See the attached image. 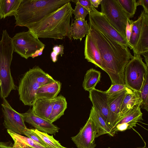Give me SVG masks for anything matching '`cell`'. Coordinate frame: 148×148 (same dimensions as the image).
I'll list each match as a JSON object with an SVG mask.
<instances>
[{
	"instance_id": "cell-5",
	"label": "cell",
	"mask_w": 148,
	"mask_h": 148,
	"mask_svg": "<svg viewBox=\"0 0 148 148\" xmlns=\"http://www.w3.org/2000/svg\"><path fill=\"white\" fill-rule=\"evenodd\" d=\"M14 51L12 38L3 30L0 40V96L2 99L16 89L10 71Z\"/></svg>"
},
{
	"instance_id": "cell-4",
	"label": "cell",
	"mask_w": 148,
	"mask_h": 148,
	"mask_svg": "<svg viewBox=\"0 0 148 148\" xmlns=\"http://www.w3.org/2000/svg\"><path fill=\"white\" fill-rule=\"evenodd\" d=\"M55 80L39 66L30 69L23 75L19 84L18 91L20 100L25 105L32 106L39 87Z\"/></svg>"
},
{
	"instance_id": "cell-43",
	"label": "cell",
	"mask_w": 148,
	"mask_h": 148,
	"mask_svg": "<svg viewBox=\"0 0 148 148\" xmlns=\"http://www.w3.org/2000/svg\"><path fill=\"white\" fill-rule=\"evenodd\" d=\"M107 148H111L110 147H108ZM134 148H148L147 147H146L145 146H141V147H136Z\"/></svg>"
},
{
	"instance_id": "cell-11",
	"label": "cell",
	"mask_w": 148,
	"mask_h": 148,
	"mask_svg": "<svg viewBox=\"0 0 148 148\" xmlns=\"http://www.w3.org/2000/svg\"><path fill=\"white\" fill-rule=\"evenodd\" d=\"M97 129L91 116L75 136L71 139L77 148H95Z\"/></svg>"
},
{
	"instance_id": "cell-35",
	"label": "cell",
	"mask_w": 148,
	"mask_h": 148,
	"mask_svg": "<svg viewBox=\"0 0 148 148\" xmlns=\"http://www.w3.org/2000/svg\"><path fill=\"white\" fill-rule=\"evenodd\" d=\"M133 21L130 19H128L127 21L125 29V37L129 43L132 33Z\"/></svg>"
},
{
	"instance_id": "cell-9",
	"label": "cell",
	"mask_w": 148,
	"mask_h": 148,
	"mask_svg": "<svg viewBox=\"0 0 148 148\" xmlns=\"http://www.w3.org/2000/svg\"><path fill=\"white\" fill-rule=\"evenodd\" d=\"M89 23L110 38L132 49L125 37L116 30L109 23L105 15L93 6L89 13Z\"/></svg>"
},
{
	"instance_id": "cell-37",
	"label": "cell",
	"mask_w": 148,
	"mask_h": 148,
	"mask_svg": "<svg viewBox=\"0 0 148 148\" xmlns=\"http://www.w3.org/2000/svg\"><path fill=\"white\" fill-rule=\"evenodd\" d=\"M137 6H142L145 12L148 14V0H138L136 1Z\"/></svg>"
},
{
	"instance_id": "cell-27",
	"label": "cell",
	"mask_w": 148,
	"mask_h": 148,
	"mask_svg": "<svg viewBox=\"0 0 148 148\" xmlns=\"http://www.w3.org/2000/svg\"><path fill=\"white\" fill-rule=\"evenodd\" d=\"M144 11L141 13L138 19L132 22V27L129 44L132 49L135 47L140 33L143 16Z\"/></svg>"
},
{
	"instance_id": "cell-14",
	"label": "cell",
	"mask_w": 148,
	"mask_h": 148,
	"mask_svg": "<svg viewBox=\"0 0 148 148\" xmlns=\"http://www.w3.org/2000/svg\"><path fill=\"white\" fill-rule=\"evenodd\" d=\"M142 103L139 92L127 87L120 106L118 119L133 110L140 107Z\"/></svg>"
},
{
	"instance_id": "cell-42",
	"label": "cell",
	"mask_w": 148,
	"mask_h": 148,
	"mask_svg": "<svg viewBox=\"0 0 148 148\" xmlns=\"http://www.w3.org/2000/svg\"><path fill=\"white\" fill-rule=\"evenodd\" d=\"M12 148H31L28 146H20L14 145Z\"/></svg>"
},
{
	"instance_id": "cell-24",
	"label": "cell",
	"mask_w": 148,
	"mask_h": 148,
	"mask_svg": "<svg viewBox=\"0 0 148 148\" xmlns=\"http://www.w3.org/2000/svg\"><path fill=\"white\" fill-rule=\"evenodd\" d=\"M22 0H0V19L14 16Z\"/></svg>"
},
{
	"instance_id": "cell-19",
	"label": "cell",
	"mask_w": 148,
	"mask_h": 148,
	"mask_svg": "<svg viewBox=\"0 0 148 148\" xmlns=\"http://www.w3.org/2000/svg\"><path fill=\"white\" fill-rule=\"evenodd\" d=\"M55 99L36 98L32 106V109L33 112L36 115L48 120L51 114Z\"/></svg>"
},
{
	"instance_id": "cell-2",
	"label": "cell",
	"mask_w": 148,
	"mask_h": 148,
	"mask_svg": "<svg viewBox=\"0 0 148 148\" xmlns=\"http://www.w3.org/2000/svg\"><path fill=\"white\" fill-rule=\"evenodd\" d=\"M73 9L68 3L27 28L38 38L71 40V22Z\"/></svg>"
},
{
	"instance_id": "cell-33",
	"label": "cell",
	"mask_w": 148,
	"mask_h": 148,
	"mask_svg": "<svg viewBox=\"0 0 148 148\" xmlns=\"http://www.w3.org/2000/svg\"><path fill=\"white\" fill-rule=\"evenodd\" d=\"M53 51L51 54V57L52 61L55 62L57 60V56L60 55L62 56L64 54V46L63 44L56 45L53 48Z\"/></svg>"
},
{
	"instance_id": "cell-32",
	"label": "cell",
	"mask_w": 148,
	"mask_h": 148,
	"mask_svg": "<svg viewBox=\"0 0 148 148\" xmlns=\"http://www.w3.org/2000/svg\"><path fill=\"white\" fill-rule=\"evenodd\" d=\"M127 87L125 84H112L110 88L106 91L108 98L118 95L123 91L125 90Z\"/></svg>"
},
{
	"instance_id": "cell-26",
	"label": "cell",
	"mask_w": 148,
	"mask_h": 148,
	"mask_svg": "<svg viewBox=\"0 0 148 148\" xmlns=\"http://www.w3.org/2000/svg\"><path fill=\"white\" fill-rule=\"evenodd\" d=\"M7 132L14 142V145L20 146H28L31 148H47L29 138L15 133L10 130Z\"/></svg>"
},
{
	"instance_id": "cell-18",
	"label": "cell",
	"mask_w": 148,
	"mask_h": 148,
	"mask_svg": "<svg viewBox=\"0 0 148 148\" xmlns=\"http://www.w3.org/2000/svg\"><path fill=\"white\" fill-rule=\"evenodd\" d=\"M144 11L141 31L135 48L134 55H141L148 52V14Z\"/></svg>"
},
{
	"instance_id": "cell-6",
	"label": "cell",
	"mask_w": 148,
	"mask_h": 148,
	"mask_svg": "<svg viewBox=\"0 0 148 148\" xmlns=\"http://www.w3.org/2000/svg\"><path fill=\"white\" fill-rule=\"evenodd\" d=\"M140 55H134L126 65L124 74L125 84L129 88L140 92L144 83L148 66L143 61Z\"/></svg>"
},
{
	"instance_id": "cell-31",
	"label": "cell",
	"mask_w": 148,
	"mask_h": 148,
	"mask_svg": "<svg viewBox=\"0 0 148 148\" xmlns=\"http://www.w3.org/2000/svg\"><path fill=\"white\" fill-rule=\"evenodd\" d=\"M71 1L75 2L76 4L74 10H73V14H74L75 19H85L87 14H89V11L76 0H71Z\"/></svg>"
},
{
	"instance_id": "cell-3",
	"label": "cell",
	"mask_w": 148,
	"mask_h": 148,
	"mask_svg": "<svg viewBox=\"0 0 148 148\" xmlns=\"http://www.w3.org/2000/svg\"><path fill=\"white\" fill-rule=\"evenodd\" d=\"M71 1L70 0H22L14 16L16 25L27 27Z\"/></svg>"
},
{
	"instance_id": "cell-25",
	"label": "cell",
	"mask_w": 148,
	"mask_h": 148,
	"mask_svg": "<svg viewBox=\"0 0 148 148\" xmlns=\"http://www.w3.org/2000/svg\"><path fill=\"white\" fill-rule=\"evenodd\" d=\"M101 72L93 68H91L86 72L82 83V86L86 91H89L95 88L100 81Z\"/></svg>"
},
{
	"instance_id": "cell-16",
	"label": "cell",
	"mask_w": 148,
	"mask_h": 148,
	"mask_svg": "<svg viewBox=\"0 0 148 148\" xmlns=\"http://www.w3.org/2000/svg\"><path fill=\"white\" fill-rule=\"evenodd\" d=\"M85 58L88 62L102 69V62L97 47L88 33L86 35L84 42Z\"/></svg>"
},
{
	"instance_id": "cell-12",
	"label": "cell",
	"mask_w": 148,
	"mask_h": 148,
	"mask_svg": "<svg viewBox=\"0 0 148 148\" xmlns=\"http://www.w3.org/2000/svg\"><path fill=\"white\" fill-rule=\"evenodd\" d=\"M25 122L34 127L36 129L48 134L55 135L60 128L48 120L40 117L33 112L32 109L22 113Z\"/></svg>"
},
{
	"instance_id": "cell-22",
	"label": "cell",
	"mask_w": 148,
	"mask_h": 148,
	"mask_svg": "<svg viewBox=\"0 0 148 148\" xmlns=\"http://www.w3.org/2000/svg\"><path fill=\"white\" fill-rule=\"evenodd\" d=\"M89 30L87 21L85 19H75L71 24V35L74 40L79 39L81 41L82 38L89 33Z\"/></svg>"
},
{
	"instance_id": "cell-17",
	"label": "cell",
	"mask_w": 148,
	"mask_h": 148,
	"mask_svg": "<svg viewBox=\"0 0 148 148\" xmlns=\"http://www.w3.org/2000/svg\"><path fill=\"white\" fill-rule=\"evenodd\" d=\"M125 92L126 90L118 95L108 99L109 110L106 123L111 130L119 118L120 106Z\"/></svg>"
},
{
	"instance_id": "cell-34",
	"label": "cell",
	"mask_w": 148,
	"mask_h": 148,
	"mask_svg": "<svg viewBox=\"0 0 148 148\" xmlns=\"http://www.w3.org/2000/svg\"><path fill=\"white\" fill-rule=\"evenodd\" d=\"M24 135L43 146H47L38 135L32 131L31 129L27 128L24 132Z\"/></svg>"
},
{
	"instance_id": "cell-30",
	"label": "cell",
	"mask_w": 148,
	"mask_h": 148,
	"mask_svg": "<svg viewBox=\"0 0 148 148\" xmlns=\"http://www.w3.org/2000/svg\"><path fill=\"white\" fill-rule=\"evenodd\" d=\"M139 92L142 103L140 108L148 111V73L146 76L143 86Z\"/></svg>"
},
{
	"instance_id": "cell-44",
	"label": "cell",
	"mask_w": 148,
	"mask_h": 148,
	"mask_svg": "<svg viewBox=\"0 0 148 148\" xmlns=\"http://www.w3.org/2000/svg\"><path fill=\"white\" fill-rule=\"evenodd\" d=\"M46 147L47 148H54L53 147H51L48 146H46ZM61 148H68L65 147H64L63 146Z\"/></svg>"
},
{
	"instance_id": "cell-28",
	"label": "cell",
	"mask_w": 148,
	"mask_h": 148,
	"mask_svg": "<svg viewBox=\"0 0 148 148\" xmlns=\"http://www.w3.org/2000/svg\"><path fill=\"white\" fill-rule=\"evenodd\" d=\"M31 130L38 135L47 146L56 148H61L63 147L58 141L54 139L53 135H49L46 133L40 131L36 129Z\"/></svg>"
},
{
	"instance_id": "cell-8",
	"label": "cell",
	"mask_w": 148,
	"mask_h": 148,
	"mask_svg": "<svg viewBox=\"0 0 148 148\" xmlns=\"http://www.w3.org/2000/svg\"><path fill=\"white\" fill-rule=\"evenodd\" d=\"M14 51L25 59L45 45L29 30L16 34L12 38Z\"/></svg>"
},
{
	"instance_id": "cell-21",
	"label": "cell",
	"mask_w": 148,
	"mask_h": 148,
	"mask_svg": "<svg viewBox=\"0 0 148 148\" xmlns=\"http://www.w3.org/2000/svg\"><path fill=\"white\" fill-rule=\"evenodd\" d=\"M89 115L91 116L97 129L96 138L105 134L112 137L114 136L111 129L97 110L92 106Z\"/></svg>"
},
{
	"instance_id": "cell-40",
	"label": "cell",
	"mask_w": 148,
	"mask_h": 148,
	"mask_svg": "<svg viewBox=\"0 0 148 148\" xmlns=\"http://www.w3.org/2000/svg\"><path fill=\"white\" fill-rule=\"evenodd\" d=\"M11 144L9 143L0 142V148H12V146Z\"/></svg>"
},
{
	"instance_id": "cell-39",
	"label": "cell",
	"mask_w": 148,
	"mask_h": 148,
	"mask_svg": "<svg viewBox=\"0 0 148 148\" xmlns=\"http://www.w3.org/2000/svg\"><path fill=\"white\" fill-rule=\"evenodd\" d=\"M102 0H90L92 5L95 8H97L100 4Z\"/></svg>"
},
{
	"instance_id": "cell-41",
	"label": "cell",
	"mask_w": 148,
	"mask_h": 148,
	"mask_svg": "<svg viewBox=\"0 0 148 148\" xmlns=\"http://www.w3.org/2000/svg\"><path fill=\"white\" fill-rule=\"evenodd\" d=\"M142 55L144 56L146 64L148 66V52L144 53Z\"/></svg>"
},
{
	"instance_id": "cell-20",
	"label": "cell",
	"mask_w": 148,
	"mask_h": 148,
	"mask_svg": "<svg viewBox=\"0 0 148 148\" xmlns=\"http://www.w3.org/2000/svg\"><path fill=\"white\" fill-rule=\"evenodd\" d=\"M61 88L60 81L55 80L40 86L36 95V98L53 99L58 96Z\"/></svg>"
},
{
	"instance_id": "cell-23",
	"label": "cell",
	"mask_w": 148,
	"mask_h": 148,
	"mask_svg": "<svg viewBox=\"0 0 148 148\" xmlns=\"http://www.w3.org/2000/svg\"><path fill=\"white\" fill-rule=\"evenodd\" d=\"M67 108V102L65 98L62 95L57 96L55 98L51 114L48 120L53 123L64 114Z\"/></svg>"
},
{
	"instance_id": "cell-7",
	"label": "cell",
	"mask_w": 148,
	"mask_h": 148,
	"mask_svg": "<svg viewBox=\"0 0 148 148\" xmlns=\"http://www.w3.org/2000/svg\"><path fill=\"white\" fill-rule=\"evenodd\" d=\"M100 4L101 12L116 30L125 37V27L127 21L130 18L118 0H102Z\"/></svg>"
},
{
	"instance_id": "cell-13",
	"label": "cell",
	"mask_w": 148,
	"mask_h": 148,
	"mask_svg": "<svg viewBox=\"0 0 148 148\" xmlns=\"http://www.w3.org/2000/svg\"><path fill=\"white\" fill-rule=\"evenodd\" d=\"M140 107L136 108L118 119L111 130L114 135L118 132H123L136 127L137 123L143 120Z\"/></svg>"
},
{
	"instance_id": "cell-36",
	"label": "cell",
	"mask_w": 148,
	"mask_h": 148,
	"mask_svg": "<svg viewBox=\"0 0 148 148\" xmlns=\"http://www.w3.org/2000/svg\"><path fill=\"white\" fill-rule=\"evenodd\" d=\"M76 1L87 9L90 12L92 10L93 6L91 4L90 0H76Z\"/></svg>"
},
{
	"instance_id": "cell-15",
	"label": "cell",
	"mask_w": 148,
	"mask_h": 148,
	"mask_svg": "<svg viewBox=\"0 0 148 148\" xmlns=\"http://www.w3.org/2000/svg\"><path fill=\"white\" fill-rule=\"evenodd\" d=\"M89 98L92 103V107L99 112L106 123L109 103L106 91L93 88L89 91Z\"/></svg>"
},
{
	"instance_id": "cell-29",
	"label": "cell",
	"mask_w": 148,
	"mask_h": 148,
	"mask_svg": "<svg viewBox=\"0 0 148 148\" xmlns=\"http://www.w3.org/2000/svg\"><path fill=\"white\" fill-rule=\"evenodd\" d=\"M129 18H132L136 12L137 5L136 0H118Z\"/></svg>"
},
{
	"instance_id": "cell-10",
	"label": "cell",
	"mask_w": 148,
	"mask_h": 148,
	"mask_svg": "<svg viewBox=\"0 0 148 148\" xmlns=\"http://www.w3.org/2000/svg\"><path fill=\"white\" fill-rule=\"evenodd\" d=\"M1 105L5 127L15 133L24 135L27 128L22 113L13 109L5 98L3 99Z\"/></svg>"
},
{
	"instance_id": "cell-1",
	"label": "cell",
	"mask_w": 148,
	"mask_h": 148,
	"mask_svg": "<svg viewBox=\"0 0 148 148\" xmlns=\"http://www.w3.org/2000/svg\"><path fill=\"white\" fill-rule=\"evenodd\" d=\"M89 25V33L101 56L102 70L109 76L112 84H125V68L133 57L128 47L110 38L90 23Z\"/></svg>"
},
{
	"instance_id": "cell-38",
	"label": "cell",
	"mask_w": 148,
	"mask_h": 148,
	"mask_svg": "<svg viewBox=\"0 0 148 148\" xmlns=\"http://www.w3.org/2000/svg\"><path fill=\"white\" fill-rule=\"evenodd\" d=\"M45 48V47H43L41 49L36 50L34 53L32 55L31 57L32 58H34L41 55L42 53V52Z\"/></svg>"
}]
</instances>
